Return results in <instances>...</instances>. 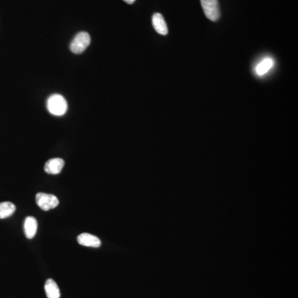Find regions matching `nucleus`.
<instances>
[{
  "label": "nucleus",
  "instance_id": "2",
  "mask_svg": "<svg viewBox=\"0 0 298 298\" xmlns=\"http://www.w3.org/2000/svg\"><path fill=\"white\" fill-rule=\"evenodd\" d=\"M90 34L85 32H80L72 40L70 49L74 54H80L90 46Z\"/></svg>",
  "mask_w": 298,
  "mask_h": 298
},
{
  "label": "nucleus",
  "instance_id": "4",
  "mask_svg": "<svg viewBox=\"0 0 298 298\" xmlns=\"http://www.w3.org/2000/svg\"><path fill=\"white\" fill-rule=\"evenodd\" d=\"M201 3L206 18L213 22L218 20L221 16L218 0H201Z\"/></svg>",
  "mask_w": 298,
  "mask_h": 298
},
{
  "label": "nucleus",
  "instance_id": "7",
  "mask_svg": "<svg viewBox=\"0 0 298 298\" xmlns=\"http://www.w3.org/2000/svg\"><path fill=\"white\" fill-rule=\"evenodd\" d=\"M152 26L157 34L161 35H167L168 33L167 23L161 13H156L152 16Z\"/></svg>",
  "mask_w": 298,
  "mask_h": 298
},
{
  "label": "nucleus",
  "instance_id": "10",
  "mask_svg": "<svg viewBox=\"0 0 298 298\" xmlns=\"http://www.w3.org/2000/svg\"><path fill=\"white\" fill-rule=\"evenodd\" d=\"M16 211V206L12 202H2L0 203V219L10 217Z\"/></svg>",
  "mask_w": 298,
  "mask_h": 298
},
{
  "label": "nucleus",
  "instance_id": "6",
  "mask_svg": "<svg viewBox=\"0 0 298 298\" xmlns=\"http://www.w3.org/2000/svg\"><path fill=\"white\" fill-rule=\"evenodd\" d=\"M77 241L80 245L85 247L99 248L101 245V242L98 237L88 233H83L77 237Z\"/></svg>",
  "mask_w": 298,
  "mask_h": 298
},
{
  "label": "nucleus",
  "instance_id": "3",
  "mask_svg": "<svg viewBox=\"0 0 298 298\" xmlns=\"http://www.w3.org/2000/svg\"><path fill=\"white\" fill-rule=\"evenodd\" d=\"M36 202L37 206L44 211H48L56 208L59 204V201L57 196L42 192L37 194Z\"/></svg>",
  "mask_w": 298,
  "mask_h": 298
},
{
  "label": "nucleus",
  "instance_id": "5",
  "mask_svg": "<svg viewBox=\"0 0 298 298\" xmlns=\"http://www.w3.org/2000/svg\"><path fill=\"white\" fill-rule=\"evenodd\" d=\"M64 165V160L62 158H52L46 162L44 170L48 174L56 175V174H59L60 172H62Z\"/></svg>",
  "mask_w": 298,
  "mask_h": 298
},
{
  "label": "nucleus",
  "instance_id": "11",
  "mask_svg": "<svg viewBox=\"0 0 298 298\" xmlns=\"http://www.w3.org/2000/svg\"><path fill=\"white\" fill-rule=\"evenodd\" d=\"M272 66H273V61H272V58H269V57L265 58L256 67V70H255L256 74H259V75L266 74L272 68Z\"/></svg>",
  "mask_w": 298,
  "mask_h": 298
},
{
  "label": "nucleus",
  "instance_id": "12",
  "mask_svg": "<svg viewBox=\"0 0 298 298\" xmlns=\"http://www.w3.org/2000/svg\"><path fill=\"white\" fill-rule=\"evenodd\" d=\"M125 3H129V4H132L135 2V0H123Z\"/></svg>",
  "mask_w": 298,
  "mask_h": 298
},
{
  "label": "nucleus",
  "instance_id": "9",
  "mask_svg": "<svg viewBox=\"0 0 298 298\" xmlns=\"http://www.w3.org/2000/svg\"><path fill=\"white\" fill-rule=\"evenodd\" d=\"M45 291H46L47 298H60V290L58 286L55 281L48 279L45 283Z\"/></svg>",
  "mask_w": 298,
  "mask_h": 298
},
{
  "label": "nucleus",
  "instance_id": "8",
  "mask_svg": "<svg viewBox=\"0 0 298 298\" xmlns=\"http://www.w3.org/2000/svg\"><path fill=\"white\" fill-rule=\"evenodd\" d=\"M37 230V221L34 217H27L24 221V233L28 239H33Z\"/></svg>",
  "mask_w": 298,
  "mask_h": 298
},
{
  "label": "nucleus",
  "instance_id": "1",
  "mask_svg": "<svg viewBox=\"0 0 298 298\" xmlns=\"http://www.w3.org/2000/svg\"><path fill=\"white\" fill-rule=\"evenodd\" d=\"M46 108L52 115L62 116L67 113L68 106L66 99L62 95L55 94L47 99Z\"/></svg>",
  "mask_w": 298,
  "mask_h": 298
}]
</instances>
